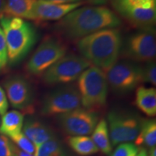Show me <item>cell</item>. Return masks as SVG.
I'll list each match as a JSON object with an SVG mask.
<instances>
[{
  "label": "cell",
  "instance_id": "cell-18",
  "mask_svg": "<svg viewBox=\"0 0 156 156\" xmlns=\"http://www.w3.org/2000/svg\"><path fill=\"white\" fill-rule=\"evenodd\" d=\"M36 0H6L5 17L32 20V12Z\"/></svg>",
  "mask_w": 156,
  "mask_h": 156
},
{
  "label": "cell",
  "instance_id": "cell-30",
  "mask_svg": "<svg viewBox=\"0 0 156 156\" xmlns=\"http://www.w3.org/2000/svg\"><path fill=\"white\" fill-rule=\"evenodd\" d=\"M46 1L56 4H73L82 2V0H46Z\"/></svg>",
  "mask_w": 156,
  "mask_h": 156
},
{
  "label": "cell",
  "instance_id": "cell-24",
  "mask_svg": "<svg viewBox=\"0 0 156 156\" xmlns=\"http://www.w3.org/2000/svg\"><path fill=\"white\" fill-rule=\"evenodd\" d=\"M10 140L15 143V145L17 146V147L22 151L30 154H34L35 153L36 147L33 144V142L23 132H20L17 135L12 136L10 137Z\"/></svg>",
  "mask_w": 156,
  "mask_h": 156
},
{
  "label": "cell",
  "instance_id": "cell-25",
  "mask_svg": "<svg viewBox=\"0 0 156 156\" xmlns=\"http://www.w3.org/2000/svg\"><path fill=\"white\" fill-rule=\"evenodd\" d=\"M17 149L10 139L0 134V156H17Z\"/></svg>",
  "mask_w": 156,
  "mask_h": 156
},
{
  "label": "cell",
  "instance_id": "cell-13",
  "mask_svg": "<svg viewBox=\"0 0 156 156\" xmlns=\"http://www.w3.org/2000/svg\"><path fill=\"white\" fill-rule=\"evenodd\" d=\"M83 2L56 4L46 0H36L32 12V20L40 21L59 20L72 11L79 8Z\"/></svg>",
  "mask_w": 156,
  "mask_h": 156
},
{
  "label": "cell",
  "instance_id": "cell-2",
  "mask_svg": "<svg viewBox=\"0 0 156 156\" xmlns=\"http://www.w3.org/2000/svg\"><path fill=\"white\" fill-rule=\"evenodd\" d=\"M122 44L120 30L107 28L77 41V47L82 56L91 65L93 64L105 73L118 61Z\"/></svg>",
  "mask_w": 156,
  "mask_h": 156
},
{
  "label": "cell",
  "instance_id": "cell-33",
  "mask_svg": "<svg viewBox=\"0 0 156 156\" xmlns=\"http://www.w3.org/2000/svg\"><path fill=\"white\" fill-rule=\"evenodd\" d=\"M17 156H35L33 155V154H30L28 153H25L24 151H22L21 150H20L19 148L17 149Z\"/></svg>",
  "mask_w": 156,
  "mask_h": 156
},
{
  "label": "cell",
  "instance_id": "cell-1",
  "mask_svg": "<svg viewBox=\"0 0 156 156\" xmlns=\"http://www.w3.org/2000/svg\"><path fill=\"white\" fill-rule=\"evenodd\" d=\"M122 21L116 13L106 7H84L72 11L54 25L57 34L69 41L107 28H116Z\"/></svg>",
  "mask_w": 156,
  "mask_h": 156
},
{
  "label": "cell",
  "instance_id": "cell-11",
  "mask_svg": "<svg viewBox=\"0 0 156 156\" xmlns=\"http://www.w3.org/2000/svg\"><path fill=\"white\" fill-rule=\"evenodd\" d=\"M58 122L66 133L72 136H86L92 134L98 122L95 111L78 108L58 116Z\"/></svg>",
  "mask_w": 156,
  "mask_h": 156
},
{
  "label": "cell",
  "instance_id": "cell-16",
  "mask_svg": "<svg viewBox=\"0 0 156 156\" xmlns=\"http://www.w3.org/2000/svg\"><path fill=\"white\" fill-rule=\"evenodd\" d=\"M135 103L137 108L148 116L156 114V90L153 87H139L136 90Z\"/></svg>",
  "mask_w": 156,
  "mask_h": 156
},
{
  "label": "cell",
  "instance_id": "cell-12",
  "mask_svg": "<svg viewBox=\"0 0 156 156\" xmlns=\"http://www.w3.org/2000/svg\"><path fill=\"white\" fill-rule=\"evenodd\" d=\"M5 93L13 108L32 112L34 94L30 83L25 77L14 75L4 83Z\"/></svg>",
  "mask_w": 156,
  "mask_h": 156
},
{
  "label": "cell",
  "instance_id": "cell-22",
  "mask_svg": "<svg viewBox=\"0 0 156 156\" xmlns=\"http://www.w3.org/2000/svg\"><path fill=\"white\" fill-rule=\"evenodd\" d=\"M35 156H65L62 146L55 138L36 146Z\"/></svg>",
  "mask_w": 156,
  "mask_h": 156
},
{
  "label": "cell",
  "instance_id": "cell-29",
  "mask_svg": "<svg viewBox=\"0 0 156 156\" xmlns=\"http://www.w3.org/2000/svg\"><path fill=\"white\" fill-rule=\"evenodd\" d=\"M9 103L7 101V95H6L5 91L0 86V115L5 114L8 109Z\"/></svg>",
  "mask_w": 156,
  "mask_h": 156
},
{
  "label": "cell",
  "instance_id": "cell-19",
  "mask_svg": "<svg viewBox=\"0 0 156 156\" xmlns=\"http://www.w3.org/2000/svg\"><path fill=\"white\" fill-rule=\"evenodd\" d=\"M91 139L94 142L99 151L106 155H110L112 152V145L109 139L108 124L105 119L98 122L93 130Z\"/></svg>",
  "mask_w": 156,
  "mask_h": 156
},
{
  "label": "cell",
  "instance_id": "cell-15",
  "mask_svg": "<svg viewBox=\"0 0 156 156\" xmlns=\"http://www.w3.org/2000/svg\"><path fill=\"white\" fill-rule=\"evenodd\" d=\"M23 133L36 146L54 139L53 131L47 125L34 119H28L23 126Z\"/></svg>",
  "mask_w": 156,
  "mask_h": 156
},
{
  "label": "cell",
  "instance_id": "cell-32",
  "mask_svg": "<svg viewBox=\"0 0 156 156\" xmlns=\"http://www.w3.org/2000/svg\"><path fill=\"white\" fill-rule=\"evenodd\" d=\"M6 0H0V19L5 17V9Z\"/></svg>",
  "mask_w": 156,
  "mask_h": 156
},
{
  "label": "cell",
  "instance_id": "cell-27",
  "mask_svg": "<svg viewBox=\"0 0 156 156\" xmlns=\"http://www.w3.org/2000/svg\"><path fill=\"white\" fill-rule=\"evenodd\" d=\"M142 77L143 82L156 85V65L155 62H147L145 67H142Z\"/></svg>",
  "mask_w": 156,
  "mask_h": 156
},
{
  "label": "cell",
  "instance_id": "cell-6",
  "mask_svg": "<svg viewBox=\"0 0 156 156\" xmlns=\"http://www.w3.org/2000/svg\"><path fill=\"white\" fill-rule=\"evenodd\" d=\"M91 64L82 56L70 54L64 56L43 74L47 85L67 84L76 80Z\"/></svg>",
  "mask_w": 156,
  "mask_h": 156
},
{
  "label": "cell",
  "instance_id": "cell-31",
  "mask_svg": "<svg viewBox=\"0 0 156 156\" xmlns=\"http://www.w3.org/2000/svg\"><path fill=\"white\" fill-rule=\"evenodd\" d=\"M85 1L93 5H105V4L110 2L111 0H85Z\"/></svg>",
  "mask_w": 156,
  "mask_h": 156
},
{
  "label": "cell",
  "instance_id": "cell-4",
  "mask_svg": "<svg viewBox=\"0 0 156 156\" xmlns=\"http://www.w3.org/2000/svg\"><path fill=\"white\" fill-rule=\"evenodd\" d=\"M108 84L102 70L91 65L78 77V91L84 108L95 111L106 103Z\"/></svg>",
  "mask_w": 156,
  "mask_h": 156
},
{
  "label": "cell",
  "instance_id": "cell-21",
  "mask_svg": "<svg viewBox=\"0 0 156 156\" xmlns=\"http://www.w3.org/2000/svg\"><path fill=\"white\" fill-rule=\"evenodd\" d=\"M68 144L74 151L80 155H89L99 151L93 140L87 136H71Z\"/></svg>",
  "mask_w": 156,
  "mask_h": 156
},
{
  "label": "cell",
  "instance_id": "cell-26",
  "mask_svg": "<svg viewBox=\"0 0 156 156\" xmlns=\"http://www.w3.org/2000/svg\"><path fill=\"white\" fill-rule=\"evenodd\" d=\"M139 152V148L130 142L119 144L113 152L112 156H135Z\"/></svg>",
  "mask_w": 156,
  "mask_h": 156
},
{
  "label": "cell",
  "instance_id": "cell-5",
  "mask_svg": "<svg viewBox=\"0 0 156 156\" xmlns=\"http://www.w3.org/2000/svg\"><path fill=\"white\" fill-rule=\"evenodd\" d=\"M121 53L123 57L134 62L155 61L156 39L153 27L140 28L130 34L122 44Z\"/></svg>",
  "mask_w": 156,
  "mask_h": 156
},
{
  "label": "cell",
  "instance_id": "cell-7",
  "mask_svg": "<svg viewBox=\"0 0 156 156\" xmlns=\"http://www.w3.org/2000/svg\"><path fill=\"white\" fill-rule=\"evenodd\" d=\"M106 73L108 84L117 93L132 91L143 82L142 67L129 60L116 62Z\"/></svg>",
  "mask_w": 156,
  "mask_h": 156
},
{
  "label": "cell",
  "instance_id": "cell-17",
  "mask_svg": "<svg viewBox=\"0 0 156 156\" xmlns=\"http://www.w3.org/2000/svg\"><path fill=\"white\" fill-rule=\"evenodd\" d=\"M24 116L18 111H10L3 115L0 125V134L9 136L17 135L22 131Z\"/></svg>",
  "mask_w": 156,
  "mask_h": 156
},
{
  "label": "cell",
  "instance_id": "cell-9",
  "mask_svg": "<svg viewBox=\"0 0 156 156\" xmlns=\"http://www.w3.org/2000/svg\"><path fill=\"white\" fill-rule=\"evenodd\" d=\"M67 48L58 39L48 38L39 45L27 64L26 69L30 75H41L66 55Z\"/></svg>",
  "mask_w": 156,
  "mask_h": 156
},
{
  "label": "cell",
  "instance_id": "cell-20",
  "mask_svg": "<svg viewBox=\"0 0 156 156\" xmlns=\"http://www.w3.org/2000/svg\"><path fill=\"white\" fill-rule=\"evenodd\" d=\"M136 145H144L149 148L156 145L155 120L141 121L139 134L135 139Z\"/></svg>",
  "mask_w": 156,
  "mask_h": 156
},
{
  "label": "cell",
  "instance_id": "cell-34",
  "mask_svg": "<svg viewBox=\"0 0 156 156\" xmlns=\"http://www.w3.org/2000/svg\"><path fill=\"white\" fill-rule=\"evenodd\" d=\"M135 156H148L147 151L144 149L139 150V152H138L137 154Z\"/></svg>",
  "mask_w": 156,
  "mask_h": 156
},
{
  "label": "cell",
  "instance_id": "cell-8",
  "mask_svg": "<svg viewBox=\"0 0 156 156\" xmlns=\"http://www.w3.org/2000/svg\"><path fill=\"white\" fill-rule=\"evenodd\" d=\"M81 100L75 85L60 87L46 95L43 101L41 113L46 116H59L80 108Z\"/></svg>",
  "mask_w": 156,
  "mask_h": 156
},
{
  "label": "cell",
  "instance_id": "cell-28",
  "mask_svg": "<svg viewBox=\"0 0 156 156\" xmlns=\"http://www.w3.org/2000/svg\"><path fill=\"white\" fill-rule=\"evenodd\" d=\"M8 63L7 45H6L5 36L1 26H0V73L5 69Z\"/></svg>",
  "mask_w": 156,
  "mask_h": 156
},
{
  "label": "cell",
  "instance_id": "cell-23",
  "mask_svg": "<svg viewBox=\"0 0 156 156\" xmlns=\"http://www.w3.org/2000/svg\"><path fill=\"white\" fill-rule=\"evenodd\" d=\"M114 9L124 7L156 8V0H111Z\"/></svg>",
  "mask_w": 156,
  "mask_h": 156
},
{
  "label": "cell",
  "instance_id": "cell-10",
  "mask_svg": "<svg viewBox=\"0 0 156 156\" xmlns=\"http://www.w3.org/2000/svg\"><path fill=\"white\" fill-rule=\"evenodd\" d=\"M108 122L109 139L113 146L135 140L141 124L136 116L116 111L109 113Z\"/></svg>",
  "mask_w": 156,
  "mask_h": 156
},
{
  "label": "cell",
  "instance_id": "cell-3",
  "mask_svg": "<svg viewBox=\"0 0 156 156\" xmlns=\"http://www.w3.org/2000/svg\"><path fill=\"white\" fill-rule=\"evenodd\" d=\"M7 45L8 62L16 64L26 56L38 41V33L30 23L16 17L0 19Z\"/></svg>",
  "mask_w": 156,
  "mask_h": 156
},
{
  "label": "cell",
  "instance_id": "cell-14",
  "mask_svg": "<svg viewBox=\"0 0 156 156\" xmlns=\"http://www.w3.org/2000/svg\"><path fill=\"white\" fill-rule=\"evenodd\" d=\"M115 10L132 25L140 28H153L155 24L156 8L125 7Z\"/></svg>",
  "mask_w": 156,
  "mask_h": 156
}]
</instances>
